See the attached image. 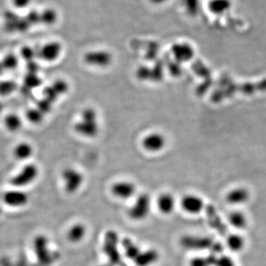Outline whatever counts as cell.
I'll return each mask as SVG.
<instances>
[{
    "label": "cell",
    "mask_w": 266,
    "mask_h": 266,
    "mask_svg": "<svg viewBox=\"0 0 266 266\" xmlns=\"http://www.w3.org/2000/svg\"><path fill=\"white\" fill-rule=\"evenodd\" d=\"M181 210L188 215L196 216L205 209L204 199L197 194L187 193L184 194L179 201Z\"/></svg>",
    "instance_id": "ba28073f"
},
{
    "label": "cell",
    "mask_w": 266,
    "mask_h": 266,
    "mask_svg": "<svg viewBox=\"0 0 266 266\" xmlns=\"http://www.w3.org/2000/svg\"><path fill=\"white\" fill-rule=\"evenodd\" d=\"M109 190L113 197L121 201L133 199L139 194L136 183L129 180L116 181L111 185Z\"/></svg>",
    "instance_id": "8992f818"
},
{
    "label": "cell",
    "mask_w": 266,
    "mask_h": 266,
    "mask_svg": "<svg viewBox=\"0 0 266 266\" xmlns=\"http://www.w3.org/2000/svg\"><path fill=\"white\" fill-rule=\"evenodd\" d=\"M229 222L236 229H243L247 224L245 214L240 212H232L229 214Z\"/></svg>",
    "instance_id": "7402d4cb"
},
{
    "label": "cell",
    "mask_w": 266,
    "mask_h": 266,
    "mask_svg": "<svg viewBox=\"0 0 266 266\" xmlns=\"http://www.w3.org/2000/svg\"><path fill=\"white\" fill-rule=\"evenodd\" d=\"M3 201L5 204L11 207H23L28 204L29 197L26 192L19 189H14L5 193Z\"/></svg>",
    "instance_id": "4fadbf2b"
},
{
    "label": "cell",
    "mask_w": 266,
    "mask_h": 266,
    "mask_svg": "<svg viewBox=\"0 0 266 266\" xmlns=\"http://www.w3.org/2000/svg\"><path fill=\"white\" fill-rule=\"evenodd\" d=\"M63 46L59 41H52L46 43L38 51L39 59L46 63H54L61 57Z\"/></svg>",
    "instance_id": "30bf717a"
},
{
    "label": "cell",
    "mask_w": 266,
    "mask_h": 266,
    "mask_svg": "<svg viewBox=\"0 0 266 266\" xmlns=\"http://www.w3.org/2000/svg\"><path fill=\"white\" fill-rule=\"evenodd\" d=\"M46 114L41 112L36 106L31 108L26 112V119L31 124L36 125L41 124L45 119Z\"/></svg>",
    "instance_id": "603a6c76"
},
{
    "label": "cell",
    "mask_w": 266,
    "mask_h": 266,
    "mask_svg": "<svg viewBox=\"0 0 266 266\" xmlns=\"http://www.w3.org/2000/svg\"><path fill=\"white\" fill-rule=\"evenodd\" d=\"M249 198V193L243 188L232 189L226 195V201H228V203L234 204V205L244 204Z\"/></svg>",
    "instance_id": "d6986e66"
},
{
    "label": "cell",
    "mask_w": 266,
    "mask_h": 266,
    "mask_svg": "<svg viewBox=\"0 0 266 266\" xmlns=\"http://www.w3.org/2000/svg\"><path fill=\"white\" fill-rule=\"evenodd\" d=\"M154 205L160 214L164 216H169L175 211L179 205V201L172 193L164 192L156 197Z\"/></svg>",
    "instance_id": "9c48e42d"
},
{
    "label": "cell",
    "mask_w": 266,
    "mask_h": 266,
    "mask_svg": "<svg viewBox=\"0 0 266 266\" xmlns=\"http://www.w3.org/2000/svg\"><path fill=\"white\" fill-rule=\"evenodd\" d=\"M87 234V227L82 223L73 224L66 232V238L71 243L77 244L82 242Z\"/></svg>",
    "instance_id": "2e32d148"
},
{
    "label": "cell",
    "mask_w": 266,
    "mask_h": 266,
    "mask_svg": "<svg viewBox=\"0 0 266 266\" xmlns=\"http://www.w3.org/2000/svg\"><path fill=\"white\" fill-rule=\"evenodd\" d=\"M214 266H235L234 260L228 256H221L216 258Z\"/></svg>",
    "instance_id": "4316f807"
},
{
    "label": "cell",
    "mask_w": 266,
    "mask_h": 266,
    "mask_svg": "<svg viewBox=\"0 0 266 266\" xmlns=\"http://www.w3.org/2000/svg\"><path fill=\"white\" fill-rule=\"evenodd\" d=\"M21 55L23 59L29 61V62H31L34 56H36L34 51H33L31 47H25V48H23L21 51Z\"/></svg>",
    "instance_id": "83f0119b"
},
{
    "label": "cell",
    "mask_w": 266,
    "mask_h": 266,
    "mask_svg": "<svg viewBox=\"0 0 266 266\" xmlns=\"http://www.w3.org/2000/svg\"><path fill=\"white\" fill-rule=\"evenodd\" d=\"M4 68H3V64H2L1 61H0V75L3 74L4 73Z\"/></svg>",
    "instance_id": "f1b7e54d"
},
{
    "label": "cell",
    "mask_w": 266,
    "mask_h": 266,
    "mask_svg": "<svg viewBox=\"0 0 266 266\" xmlns=\"http://www.w3.org/2000/svg\"><path fill=\"white\" fill-rule=\"evenodd\" d=\"M153 201L147 193H140L133 199L127 210L129 219L134 222H143L149 217L152 211Z\"/></svg>",
    "instance_id": "7a4b0ae2"
},
{
    "label": "cell",
    "mask_w": 266,
    "mask_h": 266,
    "mask_svg": "<svg viewBox=\"0 0 266 266\" xmlns=\"http://www.w3.org/2000/svg\"><path fill=\"white\" fill-rule=\"evenodd\" d=\"M17 84L13 81H0V96H8L15 92Z\"/></svg>",
    "instance_id": "484cf974"
},
{
    "label": "cell",
    "mask_w": 266,
    "mask_h": 266,
    "mask_svg": "<svg viewBox=\"0 0 266 266\" xmlns=\"http://www.w3.org/2000/svg\"><path fill=\"white\" fill-rule=\"evenodd\" d=\"M99 266H114L113 265V264L111 263H103L101 264V265H99Z\"/></svg>",
    "instance_id": "f546056e"
},
{
    "label": "cell",
    "mask_w": 266,
    "mask_h": 266,
    "mask_svg": "<svg viewBox=\"0 0 266 266\" xmlns=\"http://www.w3.org/2000/svg\"><path fill=\"white\" fill-rule=\"evenodd\" d=\"M141 145L145 152L158 154L163 152L167 146V138L160 131H151L143 136Z\"/></svg>",
    "instance_id": "5b68a950"
},
{
    "label": "cell",
    "mask_w": 266,
    "mask_h": 266,
    "mask_svg": "<svg viewBox=\"0 0 266 266\" xmlns=\"http://www.w3.org/2000/svg\"><path fill=\"white\" fill-rule=\"evenodd\" d=\"M3 125L8 132H19L23 126V120L16 113H9L3 119Z\"/></svg>",
    "instance_id": "ac0fdd59"
},
{
    "label": "cell",
    "mask_w": 266,
    "mask_h": 266,
    "mask_svg": "<svg viewBox=\"0 0 266 266\" xmlns=\"http://www.w3.org/2000/svg\"><path fill=\"white\" fill-rule=\"evenodd\" d=\"M48 239L46 236H38L33 242V248L38 259L41 264L47 265L51 262L50 253L48 252Z\"/></svg>",
    "instance_id": "5bb4252c"
},
{
    "label": "cell",
    "mask_w": 266,
    "mask_h": 266,
    "mask_svg": "<svg viewBox=\"0 0 266 266\" xmlns=\"http://www.w3.org/2000/svg\"><path fill=\"white\" fill-rule=\"evenodd\" d=\"M74 132L85 139H94L101 132V120L97 109L86 106L80 113L73 125Z\"/></svg>",
    "instance_id": "6da1fadb"
},
{
    "label": "cell",
    "mask_w": 266,
    "mask_h": 266,
    "mask_svg": "<svg viewBox=\"0 0 266 266\" xmlns=\"http://www.w3.org/2000/svg\"><path fill=\"white\" fill-rule=\"evenodd\" d=\"M64 191L68 194H73L79 192L85 181L84 174L75 167H66L61 174Z\"/></svg>",
    "instance_id": "277c9868"
},
{
    "label": "cell",
    "mask_w": 266,
    "mask_h": 266,
    "mask_svg": "<svg viewBox=\"0 0 266 266\" xmlns=\"http://www.w3.org/2000/svg\"><path fill=\"white\" fill-rule=\"evenodd\" d=\"M5 71H12L19 65V58L14 54H8L1 60Z\"/></svg>",
    "instance_id": "d4e9b609"
},
{
    "label": "cell",
    "mask_w": 266,
    "mask_h": 266,
    "mask_svg": "<svg viewBox=\"0 0 266 266\" xmlns=\"http://www.w3.org/2000/svg\"><path fill=\"white\" fill-rule=\"evenodd\" d=\"M3 108H4V106H3V104H2V103H0V115H1L2 113H3Z\"/></svg>",
    "instance_id": "4dcf8cb0"
},
{
    "label": "cell",
    "mask_w": 266,
    "mask_h": 266,
    "mask_svg": "<svg viewBox=\"0 0 266 266\" xmlns=\"http://www.w3.org/2000/svg\"><path fill=\"white\" fill-rule=\"evenodd\" d=\"M69 88V84L64 80H56L52 83V84L46 88L43 92V95H44L43 99L53 104L61 96H64L68 93Z\"/></svg>",
    "instance_id": "7c38bea8"
},
{
    "label": "cell",
    "mask_w": 266,
    "mask_h": 266,
    "mask_svg": "<svg viewBox=\"0 0 266 266\" xmlns=\"http://www.w3.org/2000/svg\"><path fill=\"white\" fill-rule=\"evenodd\" d=\"M84 62L86 65L96 69L104 70L112 65L114 57L110 51L106 49H94L84 55Z\"/></svg>",
    "instance_id": "3957f363"
},
{
    "label": "cell",
    "mask_w": 266,
    "mask_h": 266,
    "mask_svg": "<svg viewBox=\"0 0 266 266\" xmlns=\"http://www.w3.org/2000/svg\"><path fill=\"white\" fill-rule=\"evenodd\" d=\"M34 153V148L31 143L21 141L18 143L13 149V157L17 161H24L31 159Z\"/></svg>",
    "instance_id": "e0dca14e"
},
{
    "label": "cell",
    "mask_w": 266,
    "mask_h": 266,
    "mask_svg": "<svg viewBox=\"0 0 266 266\" xmlns=\"http://www.w3.org/2000/svg\"><path fill=\"white\" fill-rule=\"evenodd\" d=\"M39 174V166L33 163L26 164L19 172L11 178V184L16 188L26 187L34 182Z\"/></svg>",
    "instance_id": "52a82bcc"
},
{
    "label": "cell",
    "mask_w": 266,
    "mask_h": 266,
    "mask_svg": "<svg viewBox=\"0 0 266 266\" xmlns=\"http://www.w3.org/2000/svg\"><path fill=\"white\" fill-rule=\"evenodd\" d=\"M159 252L156 249H142L132 262L136 266H153L159 262Z\"/></svg>",
    "instance_id": "9a60e30c"
},
{
    "label": "cell",
    "mask_w": 266,
    "mask_h": 266,
    "mask_svg": "<svg viewBox=\"0 0 266 266\" xmlns=\"http://www.w3.org/2000/svg\"><path fill=\"white\" fill-rule=\"evenodd\" d=\"M123 250H124V255L126 258L130 259L132 262L136 259L139 256L142 248L140 247L136 242L131 239L126 238L123 241Z\"/></svg>",
    "instance_id": "ffe728a7"
},
{
    "label": "cell",
    "mask_w": 266,
    "mask_h": 266,
    "mask_svg": "<svg viewBox=\"0 0 266 266\" xmlns=\"http://www.w3.org/2000/svg\"><path fill=\"white\" fill-rule=\"evenodd\" d=\"M171 53L178 63H186L191 61L195 55V49L186 41H181L173 45Z\"/></svg>",
    "instance_id": "8fae6325"
},
{
    "label": "cell",
    "mask_w": 266,
    "mask_h": 266,
    "mask_svg": "<svg viewBox=\"0 0 266 266\" xmlns=\"http://www.w3.org/2000/svg\"><path fill=\"white\" fill-rule=\"evenodd\" d=\"M226 245L233 252H239L243 249L245 240L243 237L239 234H231L228 237Z\"/></svg>",
    "instance_id": "44dd1931"
},
{
    "label": "cell",
    "mask_w": 266,
    "mask_h": 266,
    "mask_svg": "<svg viewBox=\"0 0 266 266\" xmlns=\"http://www.w3.org/2000/svg\"><path fill=\"white\" fill-rule=\"evenodd\" d=\"M216 258L214 255L202 257L196 256L189 260V266H212L214 265Z\"/></svg>",
    "instance_id": "cb8c5ba5"
}]
</instances>
